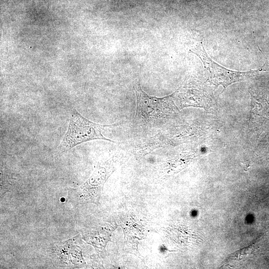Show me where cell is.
Listing matches in <instances>:
<instances>
[{
  "label": "cell",
  "instance_id": "1",
  "mask_svg": "<svg viewBox=\"0 0 269 269\" xmlns=\"http://www.w3.org/2000/svg\"><path fill=\"white\" fill-rule=\"evenodd\" d=\"M133 87L136 105L134 122L142 128L163 125L178 112L172 94L163 97L150 96L142 89L138 79L134 81Z\"/></svg>",
  "mask_w": 269,
  "mask_h": 269
},
{
  "label": "cell",
  "instance_id": "2",
  "mask_svg": "<svg viewBox=\"0 0 269 269\" xmlns=\"http://www.w3.org/2000/svg\"><path fill=\"white\" fill-rule=\"evenodd\" d=\"M93 122L84 118L76 109H72L67 131L58 147L60 152L67 151L76 146L92 140L100 139L112 142L102 132L105 128L113 126Z\"/></svg>",
  "mask_w": 269,
  "mask_h": 269
},
{
  "label": "cell",
  "instance_id": "3",
  "mask_svg": "<svg viewBox=\"0 0 269 269\" xmlns=\"http://www.w3.org/2000/svg\"><path fill=\"white\" fill-rule=\"evenodd\" d=\"M189 52L195 54L201 60L207 80L216 87L222 86L224 90L234 83L251 78L258 72V70L236 71L224 67L209 56L204 49L202 40L197 41Z\"/></svg>",
  "mask_w": 269,
  "mask_h": 269
},
{
  "label": "cell",
  "instance_id": "4",
  "mask_svg": "<svg viewBox=\"0 0 269 269\" xmlns=\"http://www.w3.org/2000/svg\"><path fill=\"white\" fill-rule=\"evenodd\" d=\"M254 245L244 248L242 250L238 251L235 253L230 255V256L226 260L225 264H229L231 262L235 261H240L244 258H246L249 255L251 254L253 250L254 249Z\"/></svg>",
  "mask_w": 269,
  "mask_h": 269
}]
</instances>
